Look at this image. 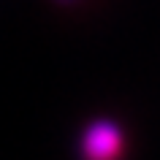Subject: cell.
I'll return each instance as SVG.
<instances>
[{"label": "cell", "mask_w": 160, "mask_h": 160, "mask_svg": "<svg viewBox=\"0 0 160 160\" xmlns=\"http://www.w3.org/2000/svg\"><path fill=\"white\" fill-rule=\"evenodd\" d=\"M125 130L109 117H98L87 122L79 138V158L82 160H122L125 158Z\"/></svg>", "instance_id": "6da1fadb"}, {"label": "cell", "mask_w": 160, "mask_h": 160, "mask_svg": "<svg viewBox=\"0 0 160 160\" xmlns=\"http://www.w3.org/2000/svg\"><path fill=\"white\" fill-rule=\"evenodd\" d=\"M52 3H57V6H76L79 0H52Z\"/></svg>", "instance_id": "7a4b0ae2"}]
</instances>
